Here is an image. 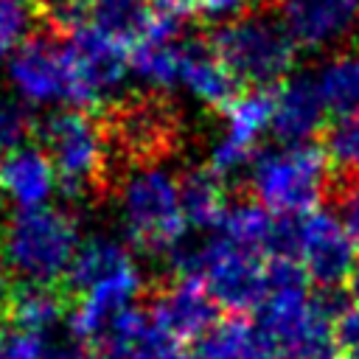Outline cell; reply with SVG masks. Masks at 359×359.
<instances>
[{
	"label": "cell",
	"instance_id": "cell-6",
	"mask_svg": "<svg viewBox=\"0 0 359 359\" xmlns=\"http://www.w3.org/2000/svg\"><path fill=\"white\" fill-rule=\"evenodd\" d=\"M42 149L56 165L59 185L70 196H87L107 185L109 140L107 129L87 109H59L39 126Z\"/></svg>",
	"mask_w": 359,
	"mask_h": 359
},
{
	"label": "cell",
	"instance_id": "cell-38",
	"mask_svg": "<svg viewBox=\"0 0 359 359\" xmlns=\"http://www.w3.org/2000/svg\"><path fill=\"white\" fill-rule=\"evenodd\" d=\"M3 359H8V356H6V353H3Z\"/></svg>",
	"mask_w": 359,
	"mask_h": 359
},
{
	"label": "cell",
	"instance_id": "cell-37",
	"mask_svg": "<svg viewBox=\"0 0 359 359\" xmlns=\"http://www.w3.org/2000/svg\"><path fill=\"white\" fill-rule=\"evenodd\" d=\"M0 359H3V331H0Z\"/></svg>",
	"mask_w": 359,
	"mask_h": 359
},
{
	"label": "cell",
	"instance_id": "cell-34",
	"mask_svg": "<svg viewBox=\"0 0 359 359\" xmlns=\"http://www.w3.org/2000/svg\"><path fill=\"white\" fill-rule=\"evenodd\" d=\"M8 294H11V272H8V266H6V261L0 255V309H6Z\"/></svg>",
	"mask_w": 359,
	"mask_h": 359
},
{
	"label": "cell",
	"instance_id": "cell-27",
	"mask_svg": "<svg viewBox=\"0 0 359 359\" xmlns=\"http://www.w3.org/2000/svg\"><path fill=\"white\" fill-rule=\"evenodd\" d=\"M331 188L334 202L339 208V222L359 247V174H337L331 177Z\"/></svg>",
	"mask_w": 359,
	"mask_h": 359
},
{
	"label": "cell",
	"instance_id": "cell-23",
	"mask_svg": "<svg viewBox=\"0 0 359 359\" xmlns=\"http://www.w3.org/2000/svg\"><path fill=\"white\" fill-rule=\"evenodd\" d=\"M129 261H132V255L126 252L123 244H118V241H112L107 236H93V238L81 241V247H79L65 280H67L73 294H81L95 280L112 275L115 269H121Z\"/></svg>",
	"mask_w": 359,
	"mask_h": 359
},
{
	"label": "cell",
	"instance_id": "cell-33",
	"mask_svg": "<svg viewBox=\"0 0 359 359\" xmlns=\"http://www.w3.org/2000/svg\"><path fill=\"white\" fill-rule=\"evenodd\" d=\"M157 359H199V353H191V351L180 348V342H168V345L157 353Z\"/></svg>",
	"mask_w": 359,
	"mask_h": 359
},
{
	"label": "cell",
	"instance_id": "cell-25",
	"mask_svg": "<svg viewBox=\"0 0 359 359\" xmlns=\"http://www.w3.org/2000/svg\"><path fill=\"white\" fill-rule=\"evenodd\" d=\"M34 0H0V62H8V56L34 34Z\"/></svg>",
	"mask_w": 359,
	"mask_h": 359
},
{
	"label": "cell",
	"instance_id": "cell-15",
	"mask_svg": "<svg viewBox=\"0 0 359 359\" xmlns=\"http://www.w3.org/2000/svg\"><path fill=\"white\" fill-rule=\"evenodd\" d=\"M325 101L314 84V79L294 76L278 87L275 98V118H272V135L283 146L311 143V137L325 123Z\"/></svg>",
	"mask_w": 359,
	"mask_h": 359
},
{
	"label": "cell",
	"instance_id": "cell-18",
	"mask_svg": "<svg viewBox=\"0 0 359 359\" xmlns=\"http://www.w3.org/2000/svg\"><path fill=\"white\" fill-rule=\"evenodd\" d=\"M132 73L154 93L182 84V39H135L129 45Z\"/></svg>",
	"mask_w": 359,
	"mask_h": 359
},
{
	"label": "cell",
	"instance_id": "cell-31",
	"mask_svg": "<svg viewBox=\"0 0 359 359\" xmlns=\"http://www.w3.org/2000/svg\"><path fill=\"white\" fill-rule=\"evenodd\" d=\"M337 339L348 351H359V306H351L337 320Z\"/></svg>",
	"mask_w": 359,
	"mask_h": 359
},
{
	"label": "cell",
	"instance_id": "cell-24",
	"mask_svg": "<svg viewBox=\"0 0 359 359\" xmlns=\"http://www.w3.org/2000/svg\"><path fill=\"white\" fill-rule=\"evenodd\" d=\"M151 0H84V17L129 45L143 34Z\"/></svg>",
	"mask_w": 359,
	"mask_h": 359
},
{
	"label": "cell",
	"instance_id": "cell-14",
	"mask_svg": "<svg viewBox=\"0 0 359 359\" xmlns=\"http://www.w3.org/2000/svg\"><path fill=\"white\" fill-rule=\"evenodd\" d=\"M59 185L53 160L42 146H17L0 157V194L14 202V208L50 205Z\"/></svg>",
	"mask_w": 359,
	"mask_h": 359
},
{
	"label": "cell",
	"instance_id": "cell-13",
	"mask_svg": "<svg viewBox=\"0 0 359 359\" xmlns=\"http://www.w3.org/2000/svg\"><path fill=\"white\" fill-rule=\"evenodd\" d=\"M216 300L199 278H174L151 292L149 314L174 342L202 339L216 325Z\"/></svg>",
	"mask_w": 359,
	"mask_h": 359
},
{
	"label": "cell",
	"instance_id": "cell-4",
	"mask_svg": "<svg viewBox=\"0 0 359 359\" xmlns=\"http://www.w3.org/2000/svg\"><path fill=\"white\" fill-rule=\"evenodd\" d=\"M210 45L224 67L250 87H272L294 67L297 56V45L283 22L264 11H244L224 20L210 36Z\"/></svg>",
	"mask_w": 359,
	"mask_h": 359
},
{
	"label": "cell",
	"instance_id": "cell-19",
	"mask_svg": "<svg viewBox=\"0 0 359 359\" xmlns=\"http://www.w3.org/2000/svg\"><path fill=\"white\" fill-rule=\"evenodd\" d=\"M275 98H278V87H250L247 93H238V98L224 109V121H227L224 137L241 149L258 151V137L266 129H272Z\"/></svg>",
	"mask_w": 359,
	"mask_h": 359
},
{
	"label": "cell",
	"instance_id": "cell-1",
	"mask_svg": "<svg viewBox=\"0 0 359 359\" xmlns=\"http://www.w3.org/2000/svg\"><path fill=\"white\" fill-rule=\"evenodd\" d=\"M81 247L76 219L56 208H17L0 233V255L22 283L53 286L67 278Z\"/></svg>",
	"mask_w": 359,
	"mask_h": 359
},
{
	"label": "cell",
	"instance_id": "cell-21",
	"mask_svg": "<svg viewBox=\"0 0 359 359\" xmlns=\"http://www.w3.org/2000/svg\"><path fill=\"white\" fill-rule=\"evenodd\" d=\"M325 109L345 118L359 112V50H337L331 53L314 79Z\"/></svg>",
	"mask_w": 359,
	"mask_h": 359
},
{
	"label": "cell",
	"instance_id": "cell-11",
	"mask_svg": "<svg viewBox=\"0 0 359 359\" xmlns=\"http://www.w3.org/2000/svg\"><path fill=\"white\" fill-rule=\"evenodd\" d=\"M297 258L317 289L342 286L356 264V244L348 236L345 224L325 213L311 210L300 219V250Z\"/></svg>",
	"mask_w": 359,
	"mask_h": 359
},
{
	"label": "cell",
	"instance_id": "cell-36",
	"mask_svg": "<svg viewBox=\"0 0 359 359\" xmlns=\"http://www.w3.org/2000/svg\"><path fill=\"white\" fill-rule=\"evenodd\" d=\"M345 359H359V351H351V353H348Z\"/></svg>",
	"mask_w": 359,
	"mask_h": 359
},
{
	"label": "cell",
	"instance_id": "cell-5",
	"mask_svg": "<svg viewBox=\"0 0 359 359\" xmlns=\"http://www.w3.org/2000/svg\"><path fill=\"white\" fill-rule=\"evenodd\" d=\"M247 177L255 199L280 216H306L317 210L331 185L328 160L317 143L258 151Z\"/></svg>",
	"mask_w": 359,
	"mask_h": 359
},
{
	"label": "cell",
	"instance_id": "cell-20",
	"mask_svg": "<svg viewBox=\"0 0 359 359\" xmlns=\"http://www.w3.org/2000/svg\"><path fill=\"white\" fill-rule=\"evenodd\" d=\"M177 180H180V202H182L188 227H196V230L219 227L227 210L224 182L210 168H188Z\"/></svg>",
	"mask_w": 359,
	"mask_h": 359
},
{
	"label": "cell",
	"instance_id": "cell-9",
	"mask_svg": "<svg viewBox=\"0 0 359 359\" xmlns=\"http://www.w3.org/2000/svg\"><path fill=\"white\" fill-rule=\"evenodd\" d=\"M104 129L107 140L115 143L135 165H154L182 143L180 112L154 90L118 101Z\"/></svg>",
	"mask_w": 359,
	"mask_h": 359
},
{
	"label": "cell",
	"instance_id": "cell-26",
	"mask_svg": "<svg viewBox=\"0 0 359 359\" xmlns=\"http://www.w3.org/2000/svg\"><path fill=\"white\" fill-rule=\"evenodd\" d=\"M325 149L337 174H359V112L339 118L325 132Z\"/></svg>",
	"mask_w": 359,
	"mask_h": 359
},
{
	"label": "cell",
	"instance_id": "cell-2",
	"mask_svg": "<svg viewBox=\"0 0 359 359\" xmlns=\"http://www.w3.org/2000/svg\"><path fill=\"white\" fill-rule=\"evenodd\" d=\"M174 278H199L216 306L241 314L258 309L266 297V269L258 252L241 250L227 238L180 241L165 255Z\"/></svg>",
	"mask_w": 359,
	"mask_h": 359
},
{
	"label": "cell",
	"instance_id": "cell-28",
	"mask_svg": "<svg viewBox=\"0 0 359 359\" xmlns=\"http://www.w3.org/2000/svg\"><path fill=\"white\" fill-rule=\"evenodd\" d=\"M28 129H31V118H28L22 101L0 98V157H6L11 149L22 146Z\"/></svg>",
	"mask_w": 359,
	"mask_h": 359
},
{
	"label": "cell",
	"instance_id": "cell-16",
	"mask_svg": "<svg viewBox=\"0 0 359 359\" xmlns=\"http://www.w3.org/2000/svg\"><path fill=\"white\" fill-rule=\"evenodd\" d=\"M182 87L219 115L238 98V79L224 67L213 45L191 36H182Z\"/></svg>",
	"mask_w": 359,
	"mask_h": 359
},
{
	"label": "cell",
	"instance_id": "cell-32",
	"mask_svg": "<svg viewBox=\"0 0 359 359\" xmlns=\"http://www.w3.org/2000/svg\"><path fill=\"white\" fill-rule=\"evenodd\" d=\"M34 3L50 11L53 17H59L65 28L84 17V0H34Z\"/></svg>",
	"mask_w": 359,
	"mask_h": 359
},
{
	"label": "cell",
	"instance_id": "cell-35",
	"mask_svg": "<svg viewBox=\"0 0 359 359\" xmlns=\"http://www.w3.org/2000/svg\"><path fill=\"white\" fill-rule=\"evenodd\" d=\"M348 289H351V297L359 303V261L353 264V272H351V278H348Z\"/></svg>",
	"mask_w": 359,
	"mask_h": 359
},
{
	"label": "cell",
	"instance_id": "cell-12",
	"mask_svg": "<svg viewBox=\"0 0 359 359\" xmlns=\"http://www.w3.org/2000/svg\"><path fill=\"white\" fill-rule=\"evenodd\" d=\"M278 20L297 50H328L359 28V0H280Z\"/></svg>",
	"mask_w": 359,
	"mask_h": 359
},
{
	"label": "cell",
	"instance_id": "cell-30",
	"mask_svg": "<svg viewBox=\"0 0 359 359\" xmlns=\"http://www.w3.org/2000/svg\"><path fill=\"white\" fill-rule=\"evenodd\" d=\"M261 3L266 0H196L199 11L210 20H230V17H238L244 11H255Z\"/></svg>",
	"mask_w": 359,
	"mask_h": 359
},
{
	"label": "cell",
	"instance_id": "cell-22",
	"mask_svg": "<svg viewBox=\"0 0 359 359\" xmlns=\"http://www.w3.org/2000/svg\"><path fill=\"white\" fill-rule=\"evenodd\" d=\"M62 314H65V300L53 286L22 283V286L11 289V294L6 300V317H8L11 328L50 334V328L62 320Z\"/></svg>",
	"mask_w": 359,
	"mask_h": 359
},
{
	"label": "cell",
	"instance_id": "cell-3",
	"mask_svg": "<svg viewBox=\"0 0 359 359\" xmlns=\"http://www.w3.org/2000/svg\"><path fill=\"white\" fill-rule=\"evenodd\" d=\"M121 222L129 241L146 252H168L185 238V213L180 202V180L160 163L135 165L118 188Z\"/></svg>",
	"mask_w": 359,
	"mask_h": 359
},
{
	"label": "cell",
	"instance_id": "cell-8",
	"mask_svg": "<svg viewBox=\"0 0 359 359\" xmlns=\"http://www.w3.org/2000/svg\"><path fill=\"white\" fill-rule=\"evenodd\" d=\"M286 359H339L337 323L320 311L306 289L266 292L255 323Z\"/></svg>",
	"mask_w": 359,
	"mask_h": 359
},
{
	"label": "cell",
	"instance_id": "cell-7",
	"mask_svg": "<svg viewBox=\"0 0 359 359\" xmlns=\"http://www.w3.org/2000/svg\"><path fill=\"white\" fill-rule=\"evenodd\" d=\"M65 48L70 62V101L67 107L90 109L115 101L129 67V42L112 31L81 17L65 28Z\"/></svg>",
	"mask_w": 359,
	"mask_h": 359
},
{
	"label": "cell",
	"instance_id": "cell-17",
	"mask_svg": "<svg viewBox=\"0 0 359 359\" xmlns=\"http://www.w3.org/2000/svg\"><path fill=\"white\" fill-rule=\"evenodd\" d=\"M199 359H286V353L252 323L230 317L199 339Z\"/></svg>",
	"mask_w": 359,
	"mask_h": 359
},
{
	"label": "cell",
	"instance_id": "cell-29",
	"mask_svg": "<svg viewBox=\"0 0 359 359\" xmlns=\"http://www.w3.org/2000/svg\"><path fill=\"white\" fill-rule=\"evenodd\" d=\"M53 342L50 334L28 331V328H8L3 334V353L8 359H45Z\"/></svg>",
	"mask_w": 359,
	"mask_h": 359
},
{
	"label": "cell",
	"instance_id": "cell-10",
	"mask_svg": "<svg viewBox=\"0 0 359 359\" xmlns=\"http://www.w3.org/2000/svg\"><path fill=\"white\" fill-rule=\"evenodd\" d=\"M6 76L14 95L31 107L70 101V62L65 39L31 34L6 62Z\"/></svg>",
	"mask_w": 359,
	"mask_h": 359
}]
</instances>
